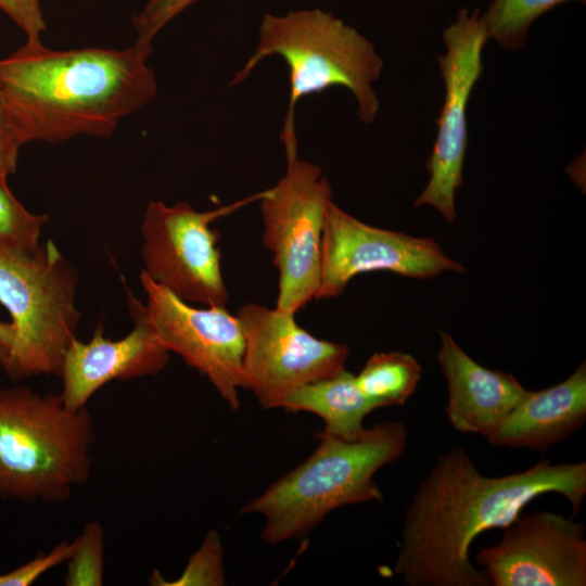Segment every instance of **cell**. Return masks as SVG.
<instances>
[{"label": "cell", "mask_w": 586, "mask_h": 586, "mask_svg": "<svg viewBox=\"0 0 586 586\" xmlns=\"http://www.w3.org/2000/svg\"><path fill=\"white\" fill-rule=\"evenodd\" d=\"M46 214L28 212L0 177V245L23 250L39 246L41 229L48 221Z\"/></svg>", "instance_id": "obj_21"}, {"label": "cell", "mask_w": 586, "mask_h": 586, "mask_svg": "<svg viewBox=\"0 0 586 586\" xmlns=\"http://www.w3.org/2000/svg\"><path fill=\"white\" fill-rule=\"evenodd\" d=\"M8 356H9V351L3 347V346H0V366L3 367L7 359H8Z\"/></svg>", "instance_id": "obj_28"}, {"label": "cell", "mask_w": 586, "mask_h": 586, "mask_svg": "<svg viewBox=\"0 0 586 586\" xmlns=\"http://www.w3.org/2000/svg\"><path fill=\"white\" fill-rule=\"evenodd\" d=\"M377 270L430 279L464 267L431 238L377 228L330 203L321 246V278L315 300L341 295L356 276Z\"/></svg>", "instance_id": "obj_12"}, {"label": "cell", "mask_w": 586, "mask_h": 586, "mask_svg": "<svg viewBox=\"0 0 586 586\" xmlns=\"http://www.w3.org/2000/svg\"><path fill=\"white\" fill-rule=\"evenodd\" d=\"M264 194L265 190L207 212L187 202L151 201L141 225L142 271L189 304L226 307L229 293L221 272L219 237L209 226Z\"/></svg>", "instance_id": "obj_8"}, {"label": "cell", "mask_w": 586, "mask_h": 586, "mask_svg": "<svg viewBox=\"0 0 586 586\" xmlns=\"http://www.w3.org/2000/svg\"><path fill=\"white\" fill-rule=\"evenodd\" d=\"M422 367L407 353H374L355 375L357 385L377 409L402 406L415 393Z\"/></svg>", "instance_id": "obj_18"}, {"label": "cell", "mask_w": 586, "mask_h": 586, "mask_svg": "<svg viewBox=\"0 0 586 586\" xmlns=\"http://www.w3.org/2000/svg\"><path fill=\"white\" fill-rule=\"evenodd\" d=\"M279 408L317 415L324 422L322 433L344 441L358 440L366 431V416L377 409L346 369L296 388Z\"/></svg>", "instance_id": "obj_17"}, {"label": "cell", "mask_w": 586, "mask_h": 586, "mask_svg": "<svg viewBox=\"0 0 586 586\" xmlns=\"http://www.w3.org/2000/svg\"><path fill=\"white\" fill-rule=\"evenodd\" d=\"M78 275L52 240L34 250L0 245V304L16 336L2 367L13 380L60 375L76 337Z\"/></svg>", "instance_id": "obj_6"}, {"label": "cell", "mask_w": 586, "mask_h": 586, "mask_svg": "<svg viewBox=\"0 0 586 586\" xmlns=\"http://www.w3.org/2000/svg\"><path fill=\"white\" fill-rule=\"evenodd\" d=\"M152 50L85 47L52 50L41 39L0 60V85L25 142L106 138L156 95Z\"/></svg>", "instance_id": "obj_2"}, {"label": "cell", "mask_w": 586, "mask_h": 586, "mask_svg": "<svg viewBox=\"0 0 586 586\" xmlns=\"http://www.w3.org/2000/svg\"><path fill=\"white\" fill-rule=\"evenodd\" d=\"M446 53L437 56L444 81V103L437 133L425 163L430 180L415 206L435 208L447 222L456 218L455 194L462 186L468 148L467 107L473 87L483 72L482 51L488 40L480 10L460 9L457 18L443 31Z\"/></svg>", "instance_id": "obj_10"}, {"label": "cell", "mask_w": 586, "mask_h": 586, "mask_svg": "<svg viewBox=\"0 0 586 586\" xmlns=\"http://www.w3.org/2000/svg\"><path fill=\"white\" fill-rule=\"evenodd\" d=\"M128 307L133 328L127 335L112 340L100 324L89 342L75 337L66 348L59 395L67 408H85L91 396L113 380L156 375L167 366L170 352L149 324L143 304L129 294Z\"/></svg>", "instance_id": "obj_14"}, {"label": "cell", "mask_w": 586, "mask_h": 586, "mask_svg": "<svg viewBox=\"0 0 586 586\" xmlns=\"http://www.w3.org/2000/svg\"><path fill=\"white\" fill-rule=\"evenodd\" d=\"M547 493L565 497L576 515L586 496V462L545 459L522 472L485 476L462 447L448 450L405 512L395 573L408 586H489L470 561L472 542L505 528Z\"/></svg>", "instance_id": "obj_1"}, {"label": "cell", "mask_w": 586, "mask_h": 586, "mask_svg": "<svg viewBox=\"0 0 586 586\" xmlns=\"http://www.w3.org/2000/svg\"><path fill=\"white\" fill-rule=\"evenodd\" d=\"M586 420V364L561 383L527 391L485 438L497 447L544 451L583 426Z\"/></svg>", "instance_id": "obj_16"}, {"label": "cell", "mask_w": 586, "mask_h": 586, "mask_svg": "<svg viewBox=\"0 0 586 586\" xmlns=\"http://www.w3.org/2000/svg\"><path fill=\"white\" fill-rule=\"evenodd\" d=\"M438 334L437 360L448 386L447 419L458 432L486 437L528 390L512 374L481 366L447 332Z\"/></svg>", "instance_id": "obj_15"}, {"label": "cell", "mask_w": 586, "mask_h": 586, "mask_svg": "<svg viewBox=\"0 0 586 586\" xmlns=\"http://www.w3.org/2000/svg\"><path fill=\"white\" fill-rule=\"evenodd\" d=\"M74 548L64 577L66 586H101L104 576V531L99 521H89L73 540Z\"/></svg>", "instance_id": "obj_20"}, {"label": "cell", "mask_w": 586, "mask_h": 586, "mask_svg": "<svg viewBox=\"0 0 586 586\" xmlns=\"http://www.w3.org/2000/svg\"><path fill=\"white\" fill-rule=\"evenodd\" d=\"M566 1L571 0H494L480 20L488 39L514 51L525 46L528 29L538 17Z\"/></svg>", "instance_id": "obj_19"}, {"label": "cell", "mask_w": 586, "mask_h": 586, "mask_svg": "<svg viewBox=\"0 0 586 586\" xmlns=\"http://www.w3.org/2000/svg\"><path fill=\"white\" fill-rule=\"evenodd\" d=\"M16 336V331L12 322L0 321V346L9 352L12 348Z\"/></svg>", "instance_id": "obj_27"}, {"label": "cell", "mask_w": 586, "mask_h": 586, "mask_svg": "<svg viewBox=\"0 0 586 586\" xmlns=\"http://www.w3.org/2000/svg\"><path fill=\"white\" fill-rule=\"evenodd\" d=\"M319 444L301 464L244 505L241 514L264 517L262 539L269 545L307 535L327 514L347 505L383 501L373 477L404 454L408 431L385 421L355 441L319 432Z\"/></svg>", "instance_id": "obj_3"}, {"label": "cell", "mask_w": 586, "mask_h": 586, "mask_svg": "<svg viewBox=\"0 0 586 586\" xmlns=\"http://www.w3.org/2000/svg\"><path fill=\"white\" fill-rule=\"evenodd\" d=\"M149 582L156 586L225 585L224 547L219 534L213 530L206 534L178 578L166 581L161 573L153 571Z\"/></svg>", "instance_id": "obj_22"}, {"label": "cell", "mask_w": 586, "mask_h": 586, "mask_svg": "<svg viewBox=\"0 0 586 586\" xmlns=\"http://www.w3.org/2000/svg\"><path fill=\"white\" fill-rule=\"evenodd\" d=\"M93 419L60 395L0 388V496L62 502L91 474Z\"/></svg>", "instance_id": "obj_5"}, {"label": "cell", "mask_w": 586, "mask_h": 586, "mask_svg": "<svg viewBox=\"0 0 586 586\" xmlns=\"http://www.w3.org/2000/svg\"><path fill=\"white\" fill-rule=\"evenodd\" d=\"M500 540L477 552L494 586H585L586 531L583 522L551 511L518 517Z\"/></svg>", "instance_id": "obj_13"}, {"label": "cell", "mask_w": 586, "mask_h": 586, "mask_svg": "<svg viewBox=\"0 0 586 586\" xmlns=\"http://www.w3.org/2000/svg\"><path fill=\"white\" fill-rule=\"evenodd\" d=\"M74 548L73 542H61L49 552H40L28 562L0 574V586H29L51 569L66 563Z\"/></svg>", "instance_id": "obj_24"}, {"label": "cell", "mask_w": 586, "mask_h": 586, "mask_svg": "<svg viewBox=\"0 0 586 586\" xmlns=\"http://www.w3.org/2000/svg\"><path fill=\"white\" fill-rule=\"evenodd\" d=\"M235 316L245 342L246 390L265 409L279 408L296 388L345 369L348 347L314 336L294 314L247 303Z\"/></svg>", "instance_id": "obj_9"}, {"label": "cell", "mask_w": 586, "mask_h": 586, "mask_svg": "<svg viewBox=\"0 0 586 586\" xmlns=\"http://www.w3.org/2000/svg\"><path fill=\"white\" fill-rule=\"evenodd\" d=\"M140 282L146 293L144 314L158 339L206 377L231 409H239V390H246V379L245 342L238 317L226 307H194L144 271Z\"/></svg>", "instance_id": "obj_11"}, {"label": "cell", "mask_w": 586, "mask_h": 586, "mask_svg": "<svg viewBox=\"0 0 586 586\" xmlns=\"http://www.w3.org/2000/svg\"><path fill=\"white\" fill-rule=\"evenodd\" d=\"M18 123L0 85V177L14 174L20 149L25 144Z\"/></svg>", "instance_id": "obj_25"}, {"label": "cell", "mask_w": 586, "mask_h": 586, "mask_svg": "<svg viewBox=\"0 0 586 586\" xmlns=\"http://www.w3.org/2000/svg\"><path fill=\"white\" fill-rule=\"evenodd\" d=\"M198 0H148L143 9L133 15L137 31L135 44L152 50L157 34L177 15Z\"/></svg>", "instance_id": "obj_23"}, {"label": "cell", "mask_w": 586, "mask_h": 586, "mask_svg": "<svg viewBox=\"0 0 586 586\" xmlns=\"http://www.w3.org/2000/svg\"><path fill=\"white\" fill-rule=\"evenodd\" d=\"M3 11L26 35V40L41 39L47 30L40 0H0Z\"/></svg>", "instance_id": "obj_26"}, {"label": "cell", "mask_w": 586, "mask_h": 586, "mask_svg": "<svg viewBox=\"0 0 586 586\" xmlns=\"http://www.w3.org/2000/svg\"><path fill=\"white\" fill-rule=\"evenodd\" d=\"M286 157L285 174L259 200L263 244L279 271L276 308L294 314L316 298L321 246L332 189L321 168Z\"/></svg>", "instance_id": "obj_7"}, {"label": "cell", "mask_w": 586, "mask_h": 586, "mask_svg": "<svg viewBox=\"0 0 586 586\" xmlns=\"http://www.w3.org/2000/svg\"><path fill=\"white\" fill-rule=\"evenodd\" d=\"M279 55L289 68L290 97L280 140L285 155L297 153L295 106L301 98L333 86L347 88L355 97L362 123H373L380 107L372 84L384 63L373 44L355 28L320 9L266 13L258 43L230 86L243 82L265 58Z\"/></svg>", "instance_id": "obj_4"}]
</instances>
